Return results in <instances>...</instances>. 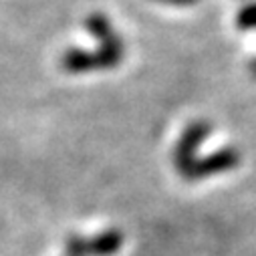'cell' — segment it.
Returning a JSON list of instances; mask_svg holds the SVG:
<instances>
[{"mask_svg":"<svg viewBox=\"0 0 256 256\" xmlns=\"http://www.w3.org/2000/svg\"><path fill=\"white\" fill-rule=\"evenodd\" d=\"M87 30L99 40L97 50H83V48H69L60 54V69L69 75H83L93 71H109L121 65L125 46L117 30L113 28L111 20L101 14L93 12L85 20Z\"/></svg>","mask_w":256,"mask_h":256,"instance_id":"obj_1","label":"cell"},{"mask_svg":"<svg viewBox=\"0 0 256 256\" xmlns=\"http://www.w3.org/2000/svg\"><path fill=\"white\" fill-rule=\"evenodd\" d=\"M123 232L119 228H109L93 238H83L71 234L65 242L67 256H115L123 246Z\"/></svg>","mask_w":256,"mask_h":256,"instance_id":"obj_2","label":"cell"},{"mask_svg":"<svg viewBox=\"0 0 256 256\" xmlns=\"http://www.w3.org/2000/svg\"><path fill=\"white\" fill-rule=\"evenodd\" d=\"M164 2H172V4H190L194 0H164Z\"/></svg>","mask_w":256,"mask_h":256,"instance_id":"obj_3","label":"cell"}]
</instances>
